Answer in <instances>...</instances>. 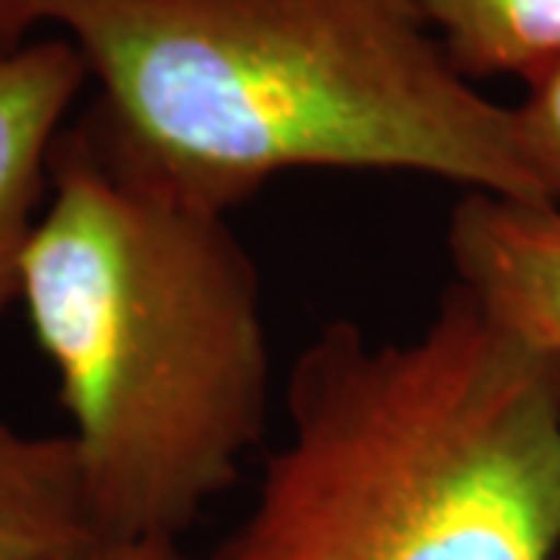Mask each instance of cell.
<instances>
[{"instance_id":"277c9868","label":"cell","mask_w":560,"mask_h":560,"mask_svg":"<svg viewBox=\"0 0 560 560\" xmlns=\"http://www.w3.org/2000/svg\"><path fill=\"white\" fill-rule=\"evenodd\" d=\"M448 259L480 312L526 346L560 355V206L470 190L448 219Z\"/></svg>"},{"instance_id":"52a82bcc","label":"cell","mask_w":560,"mask_h":560,"mask_svg":"<svg viewBox=\"0 0 560 560\" xmlns=\"http://www.w3.org/2000/svg\"><path fill=\"white\" fill-rule=\"evenodd\" d=\"M464 79L529 81L560 60V0H418Z\"/></svg>"},{"instance_id":"5b68a950","label":"cell","mask_w":560,"mask_h":560,"mask_svg":"<svg viewBox=\"0 0 560 560\" xmlns=\"http://www.w3.org/2000/svg\"><path fill=\"white\" fill-rule=\"evenodd\" d=\"M88 66L66 38L25 40L0 54V315L20 300L22 265L38 228L50 156Z\"/></svg>"},{"instance_id":"3957f363","label":"cell","mask_w":560,"mask_h":560,"mask_svg":"<svg viewBox=\"0 0 560 560\" xmlns=\"http://www.w3.org/2000/svg\"><path fill=\"white\" fill-rule=\"evenodd\" d=\"M283 401L259 495L209 560L560 558V355L455 283L408 340L330 320Z\"/></svg>"},{"instance_id":"6da1fadb","label":"cell","mask_w":560,"mask_h":560,"mask_svg":"<svg viewBox=\"0 0 560 560\" xmlns=\"http://www.w3.org/2000/svg\"><path fill=\"white\" fill-rule=\"evenodd\" d=\"M97 81L84 121L168 194L231 215L296 168L401 172L555 202L514 106L445 57L418 0H35Z\"/></svg>"},{"instance_id":"8992f818","label":"cell","mask_w":560,"mask_h":560,"mask_svg":"<svg viewBox=\"0 0 560 560\" xmlns=\"http://www.w3.org/2000/svg\"><path fill=\"white\" fill-rule=\"evenodd\" d=\"M101 539L69 436L0 420V560H62Z\"/></svg>"},{"instance_id":"9c48e42d","label":"cell","mask_w":560,"mask_h":560,"mask_svg":"<svg viewBox=\"0 0 560 560\" xmlns=\"http://www.w3.org/2000/svg\"><path fill=\"white\" fill-rule=\"evenodd\" d=\"M62 560H194L172 539H94Z\"/></svg>"},{"instance_id":"8fae6325","label":"cell","mask_w":560,"mask_h":560,"mask_svg":"<svg viewBox=\"0 0 560 560\" xmlns=\"http://www.w3.org/2000/svg\"><path fill=\"white\" fill-rule=\"evenodd\" d=\"M558 560H560V558H558Z\"/></svg>"},{"instance_id":"30bf717a","label":"cell","mask_w":560,"mask_h":560,"mask_svg":"<svg viewBox=\"0 0 560 560\" xmlns=\"http://www.w3.org/2000/svg\"><path fill=\"white\" fill-rule=\"evenodd\" d=\"M32 25H38L35 0H0V54L25 44Z\"/></svg>"},{"instance_id":"7a4b0ae2","label":"cell","mask_w":560,"mask_h":560,"mask_svg":"<svg viewBox=\"0 0 560 560\" xmlns=\"http://www.w3.org/2000/svg\"><path fill=\"white\" fill-rule=\"evenodd\" d=\"M20 300L97 533L180 541L268 423L259 271L228 215L143 178L81 119L54 147Z\"/></svg>"},{"instance_id":"ba28073f","label":"cell","mask_w":560,"mask_h":560,"mask_svg":"<svg viewBox=\"0 0 560 560\" xmlns=\"http://www.w3.org/2000/svg\"><path fill=\"white\" fill-rule=\"evenodd\" d=\"M514 121L533 175L560 202V60L526 81V97L514 106Z\"/></svg>"}]
</instances>
